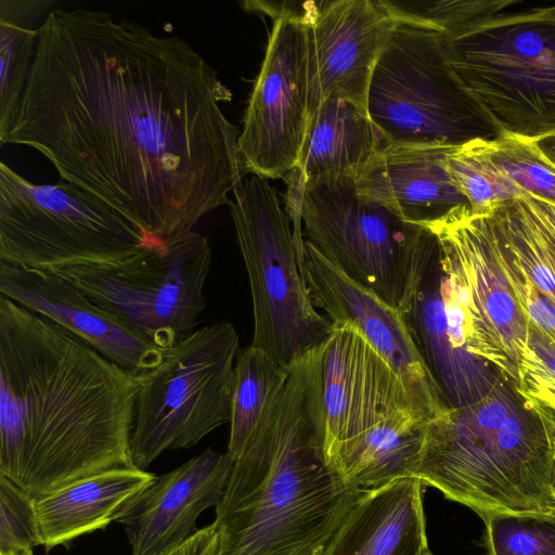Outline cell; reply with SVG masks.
Here are the masks:
<instances>
[{
	"label": "cell",
	"instance_id": "5b68a950",
	"mask_svg": "<svg viewBox=\"0 0 555 555\" xmlns=\"http://www.w3.org/2000/svg\"><path fill=\"white\" fill-rule=\"evenodd\" d=\"M554 473L555 433L499 378L428 423L414 478L486 519L555 513Z\"/></svg>",
	"mask_w": 555,
	"mask_h": 555
},
{
	"label": "cell",
	"instance_id": "d6a6232c",
	"mask_svg": "<svg viewBox=\"0 0 555 555\" xmlns=\"http://www.w3.org/2000/svg\"><path fill=\"white\" fill-rule=\"evenodd\" d=\"M427 555H433L431 553H428Z\"/></svg>",
	"mask_w": 555,
	"mask_h": 555
},
{
	"label": "cell",
	"instance_id": "ffe728a7",
	"mask_svg": "<svg viewBox=\"0 0 555 555\" xmlns=\"http://www.w3.org/2000/svg\"><path fill=\"white\" fill-rule=\"evenodd\" d=\"M425 488L410 477L363 491L318 555H427Z\"/></svg>",
	"mask_w": 555,
	"mask_h": 555
},
{
	"label": "cell",
	"instance_id": "7402d4cb",
	"mask_svg": "<svg viewBox=\"0 0 555 555\" xmlns=\"http://www.w3.org/2000/svg\"><path fill=\"white\" fill-rule=\"evenodd\" d=\"M157 476L133 466L107 469L36 499L47 551L116 521Z\"/></svg>",
	"mask_w": 555,
	"mask_h": 555
},
{
	"label": "cell",
	"instance_id": "7c38bea8",
	"mask_svg": "<svg viewBox=\"0 0 555 555\" xmlns=\"http://www.w3.org/2000/svg\"><path fill=\"white\" fill-rule=\"evenodd\" d=\"M307 4L272 3L275 21L237 140L243 171L264 179L296 167L310 125Z\"/></svg>",
	"mask_w": 555,
	"mask_h": 555
},
{
	"label": "cell",
	"instance_id": "1f68e13d",
	"mask_svg": "<svg viewBox=\"0 0 555 555\" xmlns=\"http://www.w3.org/2000/svg\"><path fill=\"white\" fill-rule=\"evenodd\" d=\"M553 493H554V498H555V473H554V482H553Z\"/></svg>",
	"mask_w": 555,
	"mask_h": 555
},
{
	"label": "cell",
	"instance_id": "3957f363",
	"mask_svg": "<svg viewBox=\"0 0 555 555\" xmlns=\"http://www.w3.org/2000/svg\"><path fill=\"white\" fill-rule=\"evenodd\" d=\"M324 344L288 365L215 508V555H318L362 494L325 457Z\"/></svg>",
	"mask_w": 555,
	"mask_h": 555
},
{
	"label": "cell",
	"instance_id": "e0dca14e",
	"mask_svg": "<svg viewBox=\"0 0 555 555\" xmlns=\"http://www.w3.org/2000/svg\"><path fill=\"white\" fill-rule=\"evenodd\" d=\"M228 452L206 449L147 486L119 515L131 555H159L198 529V516L217 507L233 468Z\"/></svg>",
	"mask_w": 555,
	"mask_h": 555
},
{
	"label": "cell",
	"instance_id": "2e32d148",
	"mask_svg": "<svg viewBox=\"0 0 555 555\" xmlns=\"http://www.w3.org/2000/svg\"><path fill=\"white\" fill-rule=\"evenodd\" d=\"M0 295L65 328L135 376L162 360L163 349L95 305L72 280L55 271L0 261Z\"/></svg>",
	"mask_w": 555,
	"mask_h": 555
},
{
	"label": "cell",
	"instance_id": "f1b7e54d",
	"mask_svg": "<svg viewBox=\"0 0 555 555\" xmlns=\"http://www.w3.org/2000/svg\"><path fill=\"white\" fill-rule=\"evenodd\" d=\"M525 198L547 254L555 266V204L527 193Z\"/></svg>",
	"mask_w": 555,
	"mask_h": 555
},
{
	"label": "cell",
	"instance_id": "f546056e",
	"mask_svg": "<svg viewBox=\"0 0 555 555\" xmlns=\"http://www.w3.org/2000/svg\"><path fill=\"white\" fill-rule=\"evenodd\" d=\"M216 531L210 524L180 545L159 555H215Z\"/></svg>",
	"mask_w": 555,
	"mask_h": 555
},
{
	"label": "cell",
	"instance_id": "4316f807",
	"mask_svg": "<svg viewBox=\"0 0 555 555\" xmlns=\"http://www.w3.org/2000/svg\"><path fill=\"white\" fill-rule=\"evenodd\" d=\"M513 388L555 433V349L534 333H528Z\"/></svg>",
	"mask_w": 555,
	"mask_h": 555
},
{
	"label": "cell",
	"instance_id": "ba28073f",
	"mask_svg": "<svg viewBox=\"0 0 555 555\" xmlns=\"http://www.w3.org/2000/svg\"><path fill=\"white\" fill-rule=\"evenodd\" d=\"M228 205L253 304L251 346L288 366L323 345L333 323L314 306L302 278L289 217L267 179L251 175Z\"/></svg>",
	"mask_w": 555,
	"mask_h": 555
},
{
	"label": "cell",
	"instance_id": "cb8c5ba5",
	"mask_svg": "<svg viewBox=\"0 0 555 555\" xmlns=\"http://www.w3.org/2000/svg\"><path fill=\"white\" fill-rule=\"evenodd\" d=\"M266 351L248 346L240 350L233 376L228 453L238 459L274 392L287 375Z\"/></svg>",
	"mask_w": 555,
	"mask_h": 555
},
{
	"label": "cell",
	"instance_id": "44dd1931",
	"mask_svg": "<svg viewBox=\"0 0 555 555\" xmlns=\"http://www.w3.org/2000/svg\"><path fill=\"white\" fill-rule=\"evenodd\" d=\"M367 109L343 98H330L311 118L287 188L357 184L386 144Z\"/></svg>",
	"mask_w": 555,
	"mask_h": 555
},
{
	"label": "cell",
	"instance_id": "ac0fdd59",
	"mask_svg": "<svg viewBox=\"0 0 555 555\" xmlns=\"http://www.w3.org/2000/svg\"><path fill=\"white\" fill-rule=\"evenodd\" d=\"M453 147L386 143L358 180L356 192L405 222L438 220L456 207L468 206L447 170Z\"/></svg>",
	"mask_w": 555,
	"mask_h": 555
},
{
	"label": "cell",
	"instance_id": "4dcf8cb0",
	"mask_svg": "<svg viewBox=\"0 0 555 555\" xmlns=\"http://www.w3.org/2000/svg\"><path fill=\"white\" fill-rule=\"evenodd\" d=\"M544 158L555 168V134L534 142Z\"/></svg>",
	"mask_w": 555,
	"mask_h": 555
},
{
	"label": "cell",
	"instance_id": "d4e9b609",
	"mask_svg": "<svg viewBox=\"0 0 555 555\" xmlns=\"http://www.w3.org/2000/svg\"><path fill=\"white\" fill-rule=\"evenodd\" d=\"M38 30L0 20V141L14 125L30 76Z\"/></svg>",
	"mask_w": 555,
	"mask_h": 555
},
{
	"label": "cell",
	"instance_id": "7a4b0ae2",
	"mask_svg": "<svg viewBox=\"0 0 555 555\" xmlns=\"http://www.w3.org/2000/svg\"><path fill=\"white\" fill-rule=\"evenodd\" d=\"M138 391L135 375L0 295V474L34 499L132 466Z\"/></svg>",
	"mask_w": 555,
	"mask_h": 555
},
{
	"label": "cell",
	"instance_id": "5bb4252c",
	"mask_svg": "<svg viewBox=\"0 0 555 555\" xmlns=\"http://www.w3.org/2000/svg\"><path fill=\"white\" fill-rule=\"evenodd\" d=\"M300 271L314 306L332 323L347 322L356 326L399 375L430 421L450 408L398 308L347 275L306 238Z\"/></svg>",
	"mask_w": 555,
	"mask_h": 555
},
{
	"label": "cell",
	"instance_id": "52a82bcc",
	"mask_svg": "<svg viewBox=\"0 0 555 555\" xmlns=\"http://www.w3.org/2000/svg\"><path fill=\"white\" fill-rule=\"evenodd\" d=\"M238 352L235 327L220 321L163 349L159 363L137 376L133 467L146 470L164 451L191 448L230 422Z\"/></svg>",
	"mask_w": 555,
	"mask_h": 555
},
{
	"label": "cell",
	"instance_id": "d6986e66",
	"mask_svg": "<svg viewBox=\"0 0 555 555\" xmlns=\"http://www.w3.org/2000/svg\"><path fill=\"white\" fill-rule=\"evenodd\" d=\"M447 170L473 214L530 193L555 204V168L534 142L501 135L454 146Z\"/></svg>",
	"mask_w": 555,
	"mask_h": 555
},
{
	"label": "cell",
	"instance_id": "8fae6325",
	"mask_svg": "<svg viewBox=\"0 0 555 555\" xmlns=\"http://www.w3.org/2000/svg\"><path fill=\"white\" fill-rule=\"evenodd\" d=\"M285 211L347 275L398 308L422 225L357 194L354 184L287 188Z\"/></svg>",
	"mask_w": 555,
	"mask_h": 555
},
{
	"label": "cell",
	"instance_id": "6da1fadb",
	"mask_svg": "<svg viewBox=\"0 0 555 555\" xmlns=\"http://www.w3.org/2000/svg\"><path fill=\"white\" fill-rule=\"evenodd\" d=\"M0 141L43 155L153 242L192 231L243 181L232 99L190 43L91 9H54Z\"/></svg>",
	"mask_w": 555,
	"mask_h": 555
},
{
	"label": "cell",
	"instance_id": "30bf717a",
	"mask_svg": "<svg viewBox=\"0 0 555 555\" xmlns=\"http://www.w3.org/2000/svg\"><path fill=\"white\" fill-rule=\"evenodd\" d=\"M210 263L207 236L192 230L151 243L117 264L53 271L72 280L95 305L166 349L195 331L205 309Z\"/></svg>",
	"mask_w": 555,
	"mask_h": 555
},
{
	"label": "cell",
	"instance_id": "603a6c76",
	"mask_svg": "<svg viewBox=\"0 0 555 555\" xmlns=\"http://www.w3.org/2000/svg\"><path fill=\"white\" fill-rule=\"evenodd\" d=\"M429 422L418 409L399 412L341 446L330 466L362 491L414 477Z\"/></svg>",
	"mask_w": 555,
	"mask_h": 555
},
{
	"label": "cell",
	"instance_id": "8992f818",
	"mask_svg": "<svg viewBox=\"0 0 555 555\" xmlns=\"http://www.w3.org/2000/svg\"><path fill=\"white\" fill-rule=\"evenodd\" d=\"M151 243L128 219L77 185L36 184L0 163V261L50 271L112 266Z\"/></svg>",
	"mask_w": 555,
	"mask_h": 555
},
{
	"label": "cell",
	"instance_id": "277c9868",
	"mask_svg": "<svg viewBox=\"0 0 555 555\" xmlns=\"http://www.w3.org/2000/svg\"><path fill=\"white\" fill-rule=\"evenodd\" d=\"M401 13L442 33L450 68L502 135L555 134V1L406 0Z\"/></svg>",
	"mask_w": 555,
	"mask_h": 555
},
{
	"label": "cell",
	"instance_id": "83f0119b",
	"mask_svg": "<svg viewBox=\"0 0 555 555\" xmlns=\"http://www.w3.org/2000/svg\"><path fill=\"white\" fill-rule=\"evenodd\" d=\"M38 545L36 499L0 474V555H34Z\"/></svg>",
	"mask_w": 555,
	"mask_h": 555
},
{
	"label": "cell",
	"instance_id": "9a60e30c",
	"mask_svg": "<svg viewBox=\"0 0 555 555\" xmlns=\"http://www.w3.org/2000/svg\"><path fill=\"white\" fill-rule=\"evenodd\" d=\"M397 25L379 0L308 1L310 121L330 98L367 109L375 66Z\"/></svg>",
	"mask_w": 555,
	"mask_h": 555
},
{
	"label": "cell",
	"instance_id": "4fadbf2b",
	"mask_svg": "<svg viewBox=\"0 0 555 555\" xmlns=\"http://www.w3.org/2000/svg\"><path fill=\"white\" fill-rule=\"evenodd\" d=\"M439 243V261L464 314L467 353L512 386L525 352V317L492 253L478 215L460 206L421 224Z\"/></svg>",
	"mask_w": 555,
	"mask_h": 555
},
{
	"label": "cell",
	"instance_id": "484cf974",
	"mask_svg": "<svg viewBox=\"0 0 555 555\" xmlns=\"http://www.w3.org/2000/svg\"><path fill=\"white\" fill-rule=\"evenodd\" d=\"M483 520L488 555H555V513H500Z\"/></svg>",
	"mask_w": 555,
	"mask_h": 555
},
{
	"label": "cell",
	"instance_id": "9c48e42d",
	"mask_svg": "<svg viewBox=\"0 0 555 555\" xmlns=\"http://www.w3.org/2000/svg\"><path fill=\"white\" fill-rule=\"evenodd\" d=\"M367 113L387 143L459 146L502 135L450 68L442 33L398 23L372 76Z\"/></svg>",
	"mask_w": 555,
	"mask_h": 555
}]
</instances>
